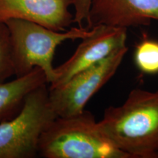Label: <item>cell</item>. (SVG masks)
Here are the masks:
<instances>
[{
	"label": "cell",
	"instance_id": "1",
	"mask_svg": "<svg viewBox=\"0 0 158 158\" xmlns=\"http://www.w3.org/2000/svg\"><path fill=\"white\" fill-rule=\"evenodd\" d=\"M99 127L130 158L158 157V91L135 89L120 106H110Z\"/></svg>",
	"mask_w": 158,
	"mask_h": 158
},
{
	"label": "cell",
	"instance_id": "2",
	"mask_svg": "<svg viewBox=\"0 0 158 158\" xmlns=\"http://www.w3.org/2000/svg\"><path fill=\"white\" fill-rule=\"evenodd\" d=\"M38 155L45 158H130L118 149L88 110L57 117L40 137Z\"/></svg>",
	"mask_w": 158,
	"mask_h": 158
},
{
	"label": "cell",
	"instance_id": "3",
	"mask_svg": "<svg viewBox=\"0 0 158 158\" xmlns=\"http://www.w3.org/2000/svg\"><path fill=\"white\" fill-rule=\"evenodd\" d=\"M5 23L9 30L15 76H25L38 68L44 72L50 84L56 78L53 62L57 46L68 40L84 39L93 31L92 29L83 27L54 31L20 19L8 20Z\"/></svg>",
	"mask_w": 158,
	"mask_h": 158
},
{
	"label": "cell",
	"instance_id": "4",
	"mask_svg": "<svg viewBox=\"0 0 158 158\" xmlns=\"http://www.w3.org/2000/svg\"><path fill=\"white\" fill-rule=\"evenodd\" d=\"M57 117L49 102L47 84L26 97L20 111L0 122V158H33L45 130Z\"/></svg>",
	"mask_w": 158,
	"mask_h": 158
},
{
	"label": "cell",
	"instance_id": "5",
	"mask_svg": "<svg viewBox=\"0 0 158 158\" xmlns=\"http://www.w3.org/2000/svg\"><path fill=\"white\" fill-rule=\"evenodd\" d=\"M127 46L118 49L101 62L81 71L58 87L49 89V102L58 117H68L81 113L92 97L115 74Z\"/></svg>",
	"mask_w": 158,
	"mask_h": 158
},
{
	"label": "cell",
	"instance_id": "6",
	"mask_svg": "<svg viewBox=\"0 0 158 158\" xmlns=\"http://www.w3.org/2000/svg\"><path fill=\"white\" fill-rule=\"evenodd\" d=\"M92 29V34L82 39L72 56L55 68L56 78L49 89L62 86L79 72L126 46L127 28L98 25Z\"/></svg>",
	"mask_w": 158,
	"mask_h": 158
},
{
	"label": "cell",
	"instance_id": "7",
	"mask_svg": "<svg viewBox=\"0 0 158 158\" xmlns=\"http://www.w3.org/2000/svg\"><path fill=\"white\" fill-rule=\"evenodd\" d=\"M74 0H0V23L20 19L58 31L74 23L69 10Z\"/></svg>",
	"mask_w": 158,
	"mask_h": 158
},
{
	"label": "cell",
	"instance_id": "8",
	"mask_svg": "<svg viewBox=\"0 0 158 158\" xmlns=\"http://www.w3.org/2000/svg\"><path fill=\"white\" fill-rule=\"evenodd\" d=\"M158 20V0H92L86 28L148 26Z\"/></svg>",
	"mask_w": 158,
	"mask_h": 158
},
{
	"label": "cell",
	"instance_id": "9",
	"mask_svg": "<svg viewBox=\"0 0 158 158\" xmlns=\"http://www.w3.org/2000/svg\"><path fill=\"white\" fill-rule=\"evenodd\" d=\"M45 84H48L46 77L38 68L10 81L0 83V122L16 115L27 94Z\"/></svg>",
	"mask_w": 158,
	"mask_h": 158
},
{
	"label": "cell",
	"instance_id": "10",
	"mask_svg": "<svg viewBox=\"0 0 158 158\" xmlns=\"http://www.w3.org/2000/svg\"><path fill=\"white\" fill-rule=\"evenodd\" d=\"M135 62L138 69L144 73H158L157 41L143 39L136 47Z\"/></svg>",
	"mask_w": 158,
	"mask_h": 158
},
{
	"label": "cell",
	"instance_id": "11",
	"mask_svg": "<svg viewBox=\"0 0 158 158\" xmlns=\"http://www.w3.org/2000/svg\"><path fill=\"white\" fill-rule=\"evenodd\" d=\"M15 76L11 54L9 30L5 23H0V83Z\"/></svg>",
	"mask_w": 158,
	"mask_h": 158
},
{
	"label": "cell",
	"instance_id": "12",
	"mask_svg": "<svg viewBox=\"0 0 158 158\" xmlns=\"http://www.w3.org/2000/svg\"><path fill=\"white\" fill-rule=\"evenodd\" d=\"M92 0H74V23L82 27L84 21H87Z\"/></svg>",
	"mask_w": 158,
	"mask_h": 158
}]
</instances>
